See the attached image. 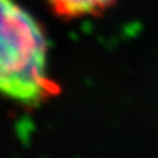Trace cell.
Masks as SVG:
<instances>
[{"mask_svg": "<svg viewBox=\"0 0 158 158\" xmlns=\"http://www.w3.org/2000/svg\"><path fill=\"white\" fill-rule=\"evenodd\" d=\"M48 70V44L38 21L15 0H0V95L24 106L56 97Z\"/></svg>", "mask_w": 158, "mask_h": 158, "instance_id": "1", "label": "cell"}, {"mask_svg": "<svg viewBox=\"0 0 158 158\" xmlns=\"http://www.w3.org/2000/svg\"><path fill=\"white\" fill-rule=\"evenodd\" d=\"M59 17L81 18L97 15L110 7L116 0H46Z\"/></svg>", "mask_w": 158, "mask_h": 158, "instance_id": "2", "label": "cell"}]
</instances>
